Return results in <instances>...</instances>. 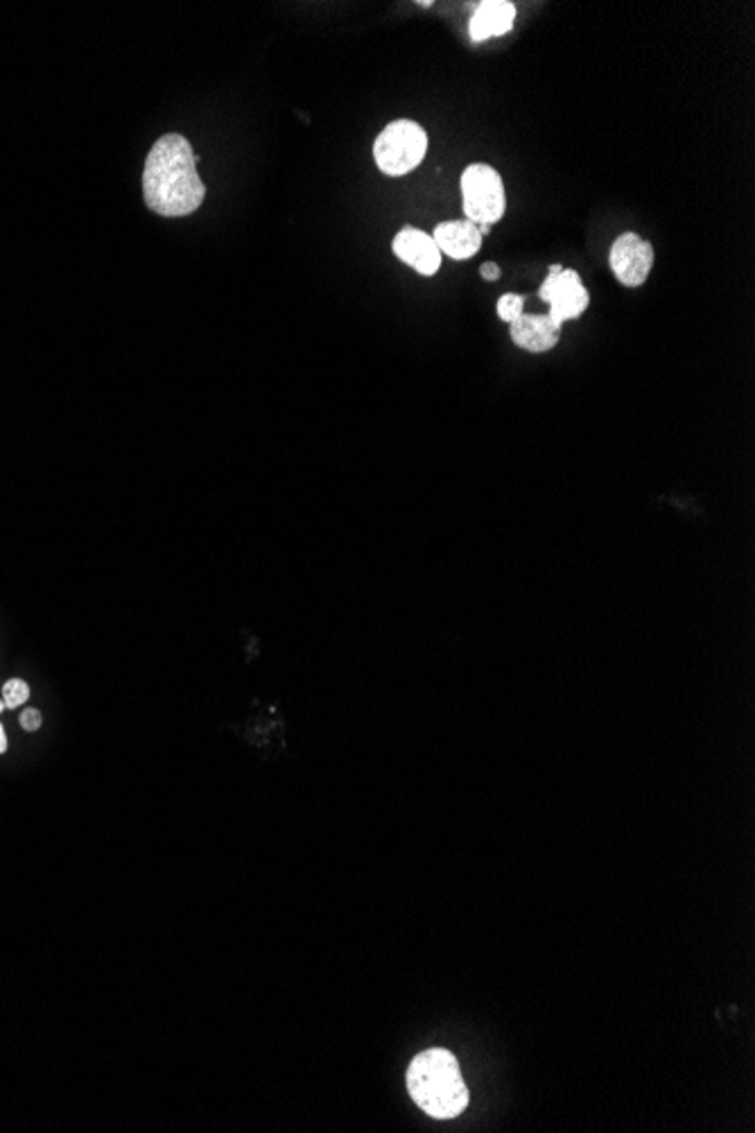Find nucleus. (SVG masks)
Listing matches in <instances>:
<instances>
[{
	"instance_id": "obj_4",
	"label": "nucleus",
	"mask_w": 755,
	"mask_h": 1133,
	"mask_svg": "<svg viewBox=\"0 0 755 1133\" xmlns=\"http://www.w3.org/2000/svg\"><path fill=\"white\" fill-rule=\"evenodd\" d=\"M464 213L473 225H494L505 213V183L498 170L485 163H473L461 175Z\"/></svg>"
},
{
	"instance_id": "obj_15",
	"label": "nucleus",
	"mask_w": 755,
	"mask_h": 1133,
	"mask_svg": "<svg viewBox=\"0 0 755 1133\" xmlns=\"http://www.w3.org/2000/svg\"><path fill=\"white\" fill-rule=\"evenodd\" d=\"M8 752V736H6V728L3 724H0V754Z\"/></svg>"
},
{
	"instance_id": "obj_14",
	"label": "nucleus",
	"mask_w": 755,
	"mask_h": 1133,
	"mask_svg": "<svg viewBox=\"0 0 755 1133\" xmlns=\"http://www.w3.org/2000/svg\"><path fill=\"white\" fill-rule=\"evenodd\" d=\"M479 275L485 277V281H498L500 279V268L496 262H485L483 268H479Z\"/></svg>"
},
{
	"instance_id": "obj_3",
	"label": "nucleus",
	"mask_w": 755,
	"mask_h": 1133,
	"mask_svg": "<svg viewBox=\"0 0 755 1133\" xmlns=\"http://www.w3.org/2000/svg\"><path fill=\"white\" fill-rule=\"evenodd\" d=\"M428 152L426 129L415 120L389 122L374 143V159L380 172L389 177H403L421 166Z\"/></svg>"
},
{
	"instance_id": "obj_16",
	"label": "nucleus",
	"mask_w": 755,
	"mask_h": 1133,
	"mask_svg": "<svg viewBox=\"0 0 755 1133\" xmlns=\"http://www.w3.org/2000/svg\"><path fill=\"white\" fill-rule=\"evenodd\" d=\"M6 708H8V706H6V702L0 699V713H6Z\"/></svg>"
},
{
	"instance_id": "obj_11",
	"label": "nucleus",
	"mask_w": 755,
	"mask_h": 1133,
	"mask_svg": "<svg viewBox=\"0 0 755 1133\" xmlns=\"http://www.w3.org/2000/svg\"><path fill=\"white\" fill-rule=\"evenodd\" d=\"M0 699L6 702L8 708H19L30 699V686L23 679H10L0 693Z\"/></svg>"
},
{
	"instance_id": "obj_2",
	"label": "nucleus",
	"mask_w": 755,
	"mask_h": 1133,
	"mask_svg": "<svg viewBox=\"0 0 755 1133\" xmlns=\"http://www.w3.org/2000/svg\"><path fill=\"white\" fill-rule=\"evenodd\" d=\"M407 1091L415 1104L430 1117L450 1120L468 1106V1089L453 1052L433 1047L411 1059Z\"/></svg>"
},
{
	"instance_id": "obj_5",
	"label": "nucleus",
	"mask_w": 755,
	"mask_h": 1133,
	"mask_svg": "<svg viewBox=\"0 0 755 1133\" xmlns=\"http://www.w3.org/2000/svg\"><path fill=\"white\" fill-rule=\"evenodd\" d=\"M610 270L627 288H640L654 268V247L638 233L627 231L610 247Z\"/></svg>"
},
{
	"instance_id": "obj_6",
	"label": "nucleus",
	"mask_w": 755,
	"mask_h": 1133,
	"mask_svg": "<svg viewBox=\"0 0 755 1133\" xmlns=\"http://www.w3.org/2000/svg\"><path fill=\"white\" fill-rule=\"evenodd\" d=\"M538 297L550 304V315L555 324L564 326L570 319H577L584 315V310L590 304V295L584 288L579 275L575 270H564L559 275H547L543 281Z\"/></svg>"
},
{
	"instance_id": "obj_8",
	"label": "nucleus",
	"mask_w": 755,
	"mask_h": 1133,
	"mask_svg": "<svg viewBox=\"0 0 755 1133\" xmlns=\"http://www.w3.org/2000/svg\"><path fill=\"white\" fill-rule=\"evenodd\" d=\"M511 326V340L529 354H545L559 345L562 326L550 315H520Z\"/></svg>"
},
{
	"instance_id": "obj_7",
	"label": "nucleus",
	"mask_w": 755,
	"mask_h": 1133,
	"mask_svg": "<svg viewBox=\"0 0 755 1133\" xmlns=\"http://www.w3.org/2000/svg\"><path fill=\"white\" fill-rule=\"evenodd\" d=\"M394 254L409 265L411 270H417L424 277H435L441 268V251L435 245L433 236H428L421 229L405 227L391 242Z\"/></svg>"
},
{
	"instance_id": "obj_1",
	"label": "nucleus",
	"mask_w": 755,
	"mask_h": 1133,
	"mask_svg": "<svg viewBox=\"0 0 755 1133\" xmlns=\"http://www.w3.org/2000/svg\"><path fill=\"white\" fill-rule=\"evenodd\" d=\"M143 197L150 211L163 218L195 213L206 197L197 172V157L181 135H163L143 170Z\"/></svg>"
},
{
	"instance_id": "obj_9",
	"label": "nucleus",
	"mask_w": 755,
	"mask_h": 1133,
	"mask_svg": "<svg viewBox=\"0 0 755 1133\" xmlns=\"http://www.w3.org/2000/svg\"><path fill=\"white\" fill-rule=\"evenodd\" d=\"M514 19H516L514 3H507V0H485V3L477 6V10L470 17L468 23L470 39L479 43L494 37H503L514 28Z\"/></svg>"
},
{
	"instance_id": "obj_13",
	"label": "nucleus",
	"mask_w": 755,
	"mask_h": 1133,
	"mask_svg": "<svg viewBox=\"0 0 755 1133\" xmlns=\"http://www.w3.org/2000/svg\"><path fill=\"white\" fill-rule=\"evenodd\" d=\"M19 722H21L23 731L32 733V731H39V728H41V722H43V717H41V713H39L37 708H26V710L21 713Z\"/></svg>"
},
{
	"instance_id": "obj_12",
	"label": "nucleus",
	"mask_w": 755,
	"mask_h": 1133,
	"mask_svg": "<svg viewBox=\"0 0 755 1133\" xmlns=\"http://www.w3.org/2000/svg\"><path fill=\"white\" fill-rule=\"evenodd\" d=\"M523 306H525V297L523 295H503L500 301H498V317L507 324L516 321L520 315H523Z\"/></svg>"
},
{
	"instance_id": "obj_10",
	"label": "nucleus",
	"mask_w": 755,
	"mask_h": 1133,
	"mask_svg": "<svg viewBox=\"0 0 755 1133\" xmlns=\"http://www.w3.org/2000/svg\"><path fill=\"white\" fill-rule=\"evenodd\" d=\"M433 240L441 254H448L455 260H468L483 249V236H479L477 225H473L470 220H453L437 225Z\"/></svg>"
}]
</instances>
